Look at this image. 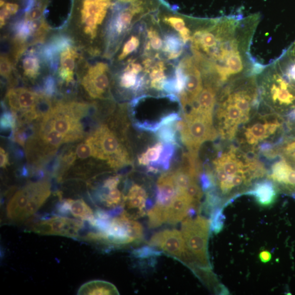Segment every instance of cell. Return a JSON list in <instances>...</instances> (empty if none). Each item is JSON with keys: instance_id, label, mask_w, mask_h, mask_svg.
<instances>
[{"instance_id": "1", "label": "cell", "mask_w": 295, "mask_h": 295, "mask_svg": "<svg viewBox=\"0 0 295 295\" xmlns=\"http://www.w3.org/2000/svg\"><path fill=\"white\" fill-rule=\"evenodd\" d=\"M46 182L33 183L16 192L7 206V216L13 221H22L36 213L51 195Z\"/></svg>"}, {"instance_id": "2", "label": "cell", "mask_w": 295, "mask_h": 295, "mask_svg": "<svg viewBox=\"0 0 295 295\" xmlns=\"http://www.w3.org/2000/svg\"><path fill=\"white\" fill-rule=\"evenodd\" d=\"M210 220L198 216L187 217L183 221L182 233L186 250L193 263L203 270H210L211 266L208 253Z\"/></svg>"}, {"instance_id": "3", "label": "cell", "mask_w": 295, "mask_h": 295, "mask_svg": "<svg viewBox=\"0 0 295 295\" xmlns=\"http://www.w3.org/2000/svg\"><path fill=\"white\" fill-rule=\"evenodd\" d=\"M86 139L91 145L92 157L107 160L112 168L117 169L130 164L128 153L107 126H100Z\"/></svg>"}, {"instance_id": "4", "label": "cell", "mask_w": 295, "mask_h": 295, "mask_svg": "<svg viewBox=\"0 0 295 295\" xmlns=\"http://www.w3.org/2000/svg\"><path fill=\"white\" fill-rule=\"evenodd\" d=\"M176 127L188 151L198 152L201 144L217 137L213 120L191 112L184 113L183 118L176 123Z\"/></svg>"}, {"instance_id": "5", "label": "cell", "mask_w": 295, "mask_h": 295, "mask_svg": "<svg viewBox=\"0 0 295 295\" xmlns=\"http://www.w3.org/2000/svg\"><path fill=\"white\" fill-rule=\"evenodd\" d=\"M123 3L114 4L112 15L107 25V56H111L119 48L122 38L133 21L134 17L143 11L142 2L131 3L125 7Z\"/></svg>"}, {"instance_id": "6", "label": "cell", "mask_w": 295, "mask_h": 295, "mask_svg": "<svg viewBox=\"0 0 295 295\" xmlns=\"http://www.w3.org/2000/svg\"><path fill=\"white\" fill-rule=\"evenodd\" d=\"M149 243L150 246L159 248L187 266H193V262L187 251L182 233L178 230H165L156 233Z\"/></svg>"}, {"instance_id": "7", "label": "cell", "mask_w": 295, "mask_h": 295, "mask_svg": "<svg viewBox=\"0 0 295 295\" xmlns=\"http://www.w3.org/2000/svg\"><path fill=\"white\" fill-rule=\"evenodd\" d=\"M179 65L183 69L186 77L184 90L179 96L181 107L185 111L187 107H192L196 102L203 90V77L193 57H185Z\"/></svg>"}, {"instance_id": "8", "label": "cell", "mask_w": 295, "mask_h": 295, "mask_svg": "<svg viewBox=\"0 0 295 295\" xmlns=\"http://www.w3.org/2000/svg\"><path fill=\"white\" fill-rule=\"evenodd\" d=\"M83 226V221L79 220L54 217L39 221L32 226L31 231L41 235L77 238Z\"/></svg>"}, {"instance_id": "9", "label": "cell", "mask_w": 295, "mask_h": 295, "mask_svg": "<svg viewBox=\"0 0 295 295\" xmlns=\"http://www.w3.org/2000/svg\"><path fill=\"white\" fill-rule=\"evenodd\" d=\"M109 66L104 63H98L89 68L82 84L89 95L94 99H103L108 91L110 80Z\"/></svg>"}, {"instance_id": "10", "label": "cell", "mask_w": 295, "mask_h": 295, "mask_svg": "<svg viewBox=\"0 0 295 295\" xmlns=\"http://www.w3.org/2000/svg\"><path fill=\"white\" fill-rule=\"evenodd\" d=\"M221 99L224 100L221 103L218 111V118L222 121L223 125L220 131L222 133H225L229 138H232L235 135L238 126L246 122L248 118L229 100L222 96Z\"/></svg>"}, {"instance_id": "11", "label": "cell", "mask_w": 295, "mask_h": 295, "mask_svg": "<svg viewBox=\"0 0 295 295\" xmlns=\"http://www.w3.org/2000/svg\"><path fill=\"white\" fill-rule=\"evenodd\" d=\"M267 67L278 74L295 92V45L293 43L276 61Z\"/></svg>"}, {"instance_id": "12", "label": "cell", "mask_w": 295, "mask_h": 295, "mask_svg": "<svg viewBox=\"0 0 295 295\" xmlns=\"http://www.w3.org/2000/svg\"><path fill=\"white\" fill-rule=\"evenodd\" d=\"M147 203V193L143 187L134 184L130 187L126 195L124 196L123 204L130 212H124L132 219L142 217L145 214Z\"/></svg>"}, {"instance_id": "13", "label": "cell", "mask_w": 295, "mask_h": 295, "mask_svg": "<svg viewBox=\"0 0 295 295\" xmlns=\"http://www.w3.org/2000/svg\"><path fill=\"white\" fill-rule=\"evenodd\" d=\"M196 205L184 191L178 190L167 209V222L175 225L183 220L187 216L191 208H195Z\"/></svg>"}, {"instance_id": "14", "label": "cell", "mask_w": 295, "mask_h": 295, "mask_svg": "<svg viewBox=\"0 0 295 295\" xmlns=\"http://www.w3.org/2000/svg\"><path fill=\"white\" fill-rule=\"evenodd\" d=\"M218 86L206 83L205 87L191 107L190 112L197 114L213 120V113L216 103V94Z\"/></svg>"}, {"instance_id": "15", "label": "cell", "mask_w": 295, "mask_h": 295, "mask_svg": "<svg viewBox=\"0 0 295 295\" xmlns=\"http://www.w3.org/2000/svg\"><path fill=\"white\" fill-rule=\"evenodd\" d=\"M177 192L178 188L172 172L162 174L157 182V204L168 207Z\"/></svg>"}, {"instance_id": "16", "label": "cell", "mask_w": 295, "mask_h": 295, "mask_svg": "<svg viewBox=\"0 0 295 295\" xmlns=\"http://www.w3.org/2000/svg\"><path fill=\"white\" fill-rule=\"evenodd\" d=\"M59 211L64 213L70 212L74 217L88 221L90 224L95 219L91 208L82 199L64 200Z\"/></svg>"}, {"instance_id": "17", "label": "cell", "mask_w": 295, "mask_h": 295, "mask_svg": "<svg viewBox=\"0 0 295 295\" xmlns=\"http://www.w3.org/2000/svg\"><path fill=\"white\" fill-rule=\"evenodd\" d=\"M247 194L253 195L261 206L267 207L272 205L277 196L276 186L270 180L261 181L255 185L253 190Z\"/></svg>"}, {"instance_id": "18", "label": "cell", "mask_w": 295, "mask_h": 295, "mask_svg": "<svg viewBox=\"0 0 295 295\" xmlns=\"http://www.w3.org/2000/svg\"><path fill=\"white\" fill-rule=\"evenodd\" d=\"M214 166L222 168L228 176H234L247 172V166L236 157L233 150L224 153L214 162Z\"/></svg>"}, {"instance_id": "19", "label": "cell", "mask_w": 295, "mask_h": 295, "mask_svg": "<svg viewBox=\"0 0 295 295\" xmlns=\"http://www.w3.org/2000/svg\"><path fill=\"white\" fill-rule=\"evenodd\" d=\"M279 126L278 123L254 124L245 132L247 141L250 144H256L272 135Z\"/></svg>"}, {"instance_id": "20", "label": "cell", "mask_w": 295, "mask_h": 295, "mask_svg": "<svg viewBox=\"0 0 295 295\" xmlns=\"http://www.w3.org/2000/svg\"><path fill=\"white\" fill-rule=\"evenodd\" d=\"M77 58V53L72 47L66 50L60 55L59 75L60 78L67 83L74 81V70Z\"/></svg>"}, {"instance_id": "21", "label": "cell", "mask_w": 295, "mask_h": 295, "mask_svg": "<svg viewBox=\"0 0 295 295\" xmlns=\"http://www.w3.org/2000/svg\"><path fill=\"white\" fill-rule=\"evenodd\" d=\"M78 294H119L117 287L113 284L103 280H92L79 288Z\"/></svg>"}, {"instance_id": "22", "label": "cell", "mask_w": 295, "mask_h": 295, "mask_svg": "<svg viewBox=\"0 0 295 295\" xmlns=\"http://www.w3.org/2000/svg\"><path fill=\"white\" fill-rule=\"evenodd\" d=\"M184 44L182 38L177 35L167 33L164 37L163 50L169 59H176L182 55Z\"/></svg>"}, {"instance_id": "23", "label": "cell", "mask_w": 295, "mask_h": 295, "mask_svg": "<svg viewBox=\"0 0 295 295\" xmlns=\"http://www.w3.org/2000/svg\"><path fill=\"white\" fill-rule=\"evenodd\" d=\"M36 53L30 51L23 60V68L25 75L30 78H36L39 75L41 65Z\"/></svg>"}, {"instance_id": "24", "label": "cell", "mask_w": 295, "mask_h": 295, "mask_svg": "<svg viewBox=\"0 0 295 295\" xmlns=\"http://www.w3.org/2000/svg\"><path fill=\"white\" fill-rule=\"evenodd\" d=\"M176 123L161 127L156 132V136L160 141L164 144H172L178 146V131Z\"/></svg>"}, {"instance_id": "25", "label": "cell", "mask_w": 295, "mask_h": 295, "mask_svg": "<svg viewBox=\"0 0 295 295\" xmlns=\"http://www.w3.org/2000/svg\"><path fill=\"white\" fill-rule=\"evenodd\" d=\"M167 209L168 207L161 206L157 203L148 212L150 227H158L167 222Z\"/></svg>"}, {"instance_id": "26", "label": "cell", "mask_w": 295, "mask_h": 295, "mask_svg": "<svg viewBox=\"0 0 295 295\" xmlns=\"http://www.w3.org/2000/svg\"><path fill=\"white\" fill-rule=\"evenodd\" d=\"M176 146L172 144H165L159 160L149 165L157 167L161 171L169 170L174 154L176 153Z\"/></svg>"}, {"instance_id": "27", "label": "cell", "mask_w": 295, "mask_h": 295, "mask_svg": "<svg viewBox=\"0 0 295 295\" xmlns=\"http://www.w3.org/2000/svg\"><path fill=\"white\" fill-rule=\"evenodd\" d=\"M292 169L286 161L280 160L272 166L270 177L277 182L286 184L288 176Z\"/></svg>"}, {"instance_id": "28", "label": "cell", "mask_w": 295, "mask_h": 295, "mask_svg": "<svg viewBox=\"0 0 295 295\" xmlns=\"http://www.w3.org/2000/svg\"><path fill=\"white\" fill-rule=\"evenodd\" d=\"M99 199L110 208H117L122 201L124 202V195L117 188L111 190L103 188L99 193Z\"/></svg>"}, {"instance_id": "29", "label": "cell", "mask_w": 295, "mask_h": 295, "mask_svg": "<svg viewBox=\"0 0 295 295\" xmlns=\"http://www.w3.org/2000/svg\"><path fill=\"white\" fill-rule=\"evenodd\" d=\"M163 144L159 142L152 146L143 153L138 159V163L140 165L149 166L151 163H155L159 160L161 153L163 150Z\"/></svg>"}, {"instance_id": "30", "label": "cell", "mask_w": 295, "mask_h": 295, "mask_svg": "<svg viewBox=\"0 0 295 295\" xmlns=\"http://www.w3.org/2000/svg\"><path fill=\"white\" fill-rule=\"evenodd\" d=\"M13 30L15 33L16 42L20 45H23L26 40L32 36L30 22L25 19L17 22L13 26Z\"/></svg>"}, {"instance_id": "31", "label": "cell", "mask_w": 295, "mask_h": 295, "mask_svg": "<svg viewBox=\"0 0 295 295\" xmlns=\"http://www.w3.org/2000/svg\"><path fill=\"white\" fill-rule=\"evenodd\" d=\"M210 227L212 231L218 234L222 231L225 220V217L222 209L217 208L211 213Z\"/></svg>"}, {"instance_id": "32", "label": "cell", "mask_w": 295, "mask_h": 295, "mask_svg": "<svg viewBox=\"0 0 295 295\" xmlns=\"http://www.w3.org/2000/svg\"><path fill=\"white\" fill-rule=\"evenodd\" d=\"M172 174L178 190L179 191H185L192 182L197 181L189 176L188 174L179 169L173 172Z\"/></svg>"}, {"instance_id": "33", "label": "cell", "mask_w": 295, "mask_h": 295, "mask_svg": "<svg viewBox=\"0 0 295 295\" xmlns=\"http://www.w3.org/2000/svg\"><path fill=\"white\" fill-rule=\"evenodd\" d=\"M163 252L154 249L149 246H144L133 250L132 252V256L137 259H149L156 258L162 256Z\"/></svg>"}, {"instance_id": "34", "label": "cell", "mask_w": 295, "mask_h": 295, "mask_svg": "<svg viewBox=\"0 0 295 295\" xmlns=\"http://www.w3.org/2000/svg\"><path fill=\"white\" fill-rule=\"evenodd\" d=\"M137 74L129 70H124V72L120 78V85L123 88L132 90L137 84L138 77Z\"/></svg>"}, {"instance_id": "35", "label": "cell", "mask_w": 295, "mask_h": 295, "mask_svg": "<svg viewBox=\"0 0 295 295\" xmlns=\"http://www.w3.org/2000/svg\"><path fill=\"white\" fill-rule=\"evenodd\" d=\"M220 200L214 189L206 192V199L204 204L205 211L211 213L213 210L218 208Z\"/></svg>"}, {"instance_id": "36", "label": "cell", "mask_w": 295, "mask_h": 295, "mask_svg": "<svg viewBox=\"0 0 295 295\" xmlns=\"http://www.w3.org/2000/svg\"><path fill=\"white\" fill-rule=\"evenodd\" d=\"M139 38L136 36H132L124 44L123 51L119 57V59L122 60L126 58L132 52L135 51L139 45Z\"/></svg>"}, {"instance_id": "37", "label": "cell", "mask_w": 295, "mask_h": 295, "mask_svg": "<svg viewBox=\"0 0 295 295\" xmlns=\"http://www.w3.org/2000/svg\"><path fill=\"white\" fill-rule=\"evenodd\" d=\"M165 22L172 28L179 32V35L182 34L187 29L184 20L179 17L169 16L164 18Z\"/></svg>"}, {"instance_id": "38", "label": "cell", "mask_w": 295, "mask_h": 295, "mask_svg": "<svg viewBox=\"0 0 295 295\" xmlns=\"http://www.w3.org/2000/svg\"><path fill=\"white\" fill-rule=\"evenodd\" d=\"M184 191L196 205L203 196V190L198 185L197 181L192 182Z\"/></svg>"}, {"instance_id": "39", "label": "cell", "mask_w": 295, "mask_h": 295, "mask_svg": "<svg viewBox=\"0 0 295 295\" xmlns=\"http://www.w3.org/2000/svg\"><path fill=\"white\" fill-rule=\"evenodd\" d=\"M147 37L150 39L147 44L150 46L151 49L154 51H159L163 47V42L161 39L158 33L153 29L148 31Z\"/></svg>"}, {"instance_id": "40", "label": "cell", "mask_w": 295, "mask_h": 295, "mask_svg": "<svg viewBox=\"0 0 295 295\" xmlns=\"http://www.w3.org/2000/svg\"><path fill=\"white\" fill-rule=\"evenodd\" d=\"M16 128V116L9 112H5L1 117V129L14 130Z\"/></svg>"}, {"instance_id": "41", "label": "cell", "mask_w": 295, "mask_h": 295, "mask_svg": "<svg viewBox=\"0 0 295 295\" xmlns=\"http://www.w3.org/2000/svg\"><path fill=\"white\" fill-rule=\"evenodd\" d=\"M77 157L79 159H85L92 157V150L91 145L86 139L85 141L79 144L76 149Z\"/></svg>"}, {"instance_id": "42", "label": "cell", "mask_w": 295, "mask_h": 295, "mask_svg": "<svg viewBox=\"0 0 295 295\" xmlns=\"http://www.w3.org/2000/svg\"><path fill=\"white\" fill-rule=\"evenodd\" d=\"M57 87L55 78L51 76L46 77L44 80L43 85L44 94L51 97L55 95Z\"/></svg>"}, {"instance_id": "43", "label": "cell", "mask_w": 295, "mask_h": 295, "mask_svg": "<svg viewBox=\"0 0 295 295\" xmlns=\"http://www.w3.org/2000/svg\"><path fill=\"white\" fill-rule=\"evenodd\" d=\"M1 75L5 78H9L10 76L12 65L11 60L5 56H1Z\"/></svg>"}, {"instance_id": "44", "label": "cell", "mask_w": 295, "mask_h": 295, "mask_svg": "<svg viewBox=\"0 0 295 295\" xmlns=\"http://www.w3.org/2000/svg\"><path fill=\"white\" fill-rule=\"evenodd\" d=\"M120 182V177L119 176L111 177L104 181L103 188L106 190L117 188Z\"/></svg>"}, {"instance_id": "45", "label": "cell", "mask_w": 295, "mask_h": 295, "mask_svg": "<svg viewBox=\"0 0 295 295\" xmlns=\"http://www.w3.org/2000/svg\"><path fill=\"white\" fill-rule=\"evenodd\" d=\"M125 70L132 71V72L137 74V75H138L139 73L142 71L143 67L141 65H140L138 63L130 62L128 65L127 66Z\"/></svg>"}, {"instance_id": "46", "label": "cell", "mask_w": 295, "mask_h": 295, "mask_svg": "<svg viewBox=\"0 0 295 295\" xmlns=\"http://www.w3.org/2000/svg\"><path fill=\"white\" fill-rule=\"evenodd\" d=\"M9 164L8 154L5 151L1 148L0 149V166L3 168H6L7 165Z\"/></svg>"}, {"instance_id": "47", "label": "cell", "mask_w": 295, "mask_h": 295, "mask_svg": "<svg viewBox=\"0 0 295 295\" xmlns=\"http://www.w3.org/2000/svg\"><path fill=\"white\" fill-rule=\"evenodd\" d=\"M271 253L266 251L261 252L259 254V258L261 262L264 263L269 262L271 260Z\"/></svg>"}, {"instance_id": "48", "label": "cell", "mask_w": 295, "mask_h": 295, "mask_svg": "<svg viewBox=\"0 0 295 295\" xmlns=\"http://www.w3.org/2000/svg\"><path fill=\"white\" fill-rule=\"evenodd\" d=\"M286 184L295 186V170L293 169L290 172L289 176H288Z\"/></svg>"}, {"instance_id": "49", "label": "cell", "mask_w": 295, "mask_h": 295, "mask_svg": "<svg viewBox=\"0 0 295 295\" xmlns=\"http://www.w3.org/2000/svg\"><path fill=\"white\" fill-rule=\"evenodd\" d=\"M292 156L294 158V159H295V153H294Z\"/></svg>"}, {"instance_id": "50", "label": "cell", "mask_w": 295, "mask_h": 295, "mask_svg": "<svg viewBox=\"0 0 295 295\" xmlns=\"http://www.w3.org/2000/svg\"><path fill=\"white\" fill-rule=\"evenodd\" d=\"M293 43H294V45H295V41L293 42Z\"/></svg>"}, {"instance_id": "51", "label": "cell", "mask_w": 295, "mask_h": 295, "mask_svg": "<svg viewBox=\"0 0 295 295\" xmlns=\"http://www.w3.org/2000/svg\"><path fill=\"white\" fill-rule=\"evenodd\" d=\"M294 112H295V111H294Z\"/></svg>"}]
</instances>
